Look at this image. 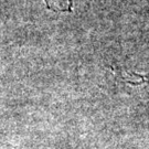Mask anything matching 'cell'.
<instances>
[{
	"label": "cell",
	"mask_w": 149,
	"mask_h": 149,
	"mask_svg": "<svg viewBox=\"0 0 149 149\" xmlns=\"http://www.w3.org/2000/svg\"><path fill=\"white\" fill-rule=\"evenodd\" d=\"M133 76H135L137 80H130L128 81L129 84L132 85H140V84H149V76H145V75H139L134 73L132 74Z\"/></svg>",
	"instance_id": "obj_1"
}]
</instances>
